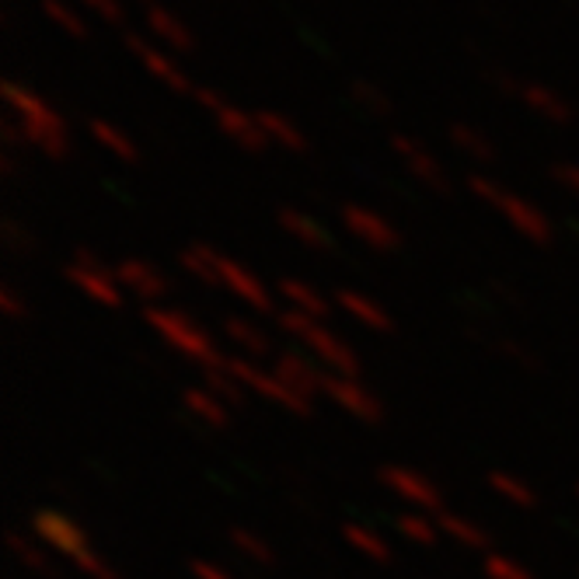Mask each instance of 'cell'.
I'll use <instances>...</instances> for the list:
<instances>
[{
    "instance_id": "60d3db41",
    "label": "cell",
    "mask_w": 579,
    "mask_h": 579,
    "mask_svg": "<svg viewBox=\"0 0 579 579\" xmlns=\"http://www.w3.org/2000/svg\"><path fill=\"white\" fill-rule=\"evenodd\" d=\"M552 175L558 186H566L569 192L579 196V164H558V168H552Z\"/></svg>"
},
{
    "instance_id": "ac0fdd59",
    "label": "cell",
    "mask_w": 579,
    "mask_h": 579,
    "mask_svg": "<svg viewBox=\"0 0 579 579\" xmlns=\"http://www.w3.org/2000/svg\"><path fill=\"white\" fill-rule=\"evenodd\" d=\"M147 28H151V36L168 49V53H192L196 49V36L192 28L178 18L175 11L161 8V4H147Z\"/></svg>"
},
{
    "instance_id": "30bf717a",
    "label": "cell",
    "mask_w": 579,
    "mask_h": 579,
    "mask_svg": "<svg viewBox=\"0 0 579 579\" xmlns=\"http://www.w3.org/2000/svg\"><path fill=\"white\" fill-rule=\"evenodd\" d=\"M126 46H129V53L140 60V67L158 80V85H164L168 91H181V95L196 91L192 77L181 71V63L175 60V53H168L164 46L147 42L143 36H137V32H126Z\"/></svg>"
},
{
    "instance_id": "3957f363",
    "label": "cell",
    "mask_w": 579,
    "mask_h": 579,
    "mask_svg": "<svg viewBox=\"0 0 579 579\" xmlns=\"http://www.w3.org/2000/svg\"><path fill=\"white\" fill-rule=\"evenodd\" d=\"M143 322L151 325V332L168 345L172 353L186 356L189 363H196L200 370H213L227 360V353L221 350L206 328L192 318V314L158 304V307H143Z\"/></svg>"
},
{
    "instance_id": "83f0119b",
    "label": "cell",
    "mask_w": 579,
    "mask_h": 579,
    "mask_svg": "<svg viewBox=\"0 0 579 579\" xmlns=\"http://www.w3.org/2000/svg\"><path fill=\"white\" fill-rule=\"evenodd\" d=\"M221 252L213 244L206 241H192L181 248V255H178V266L186 269L189 276L196 279H203V284H221Z\"/></svg>"
},
{
    "instance_id": "836d02e7",
    "label": "cell",
    "mask_w": 579,
    "mask_h": 579,
    "mask_svg": "<svg viewBox=\"0 0 579 579\" xmlns=\"http://www.w3.org/2000/svg\"><path fill=\"white\" fill-rule=\"evenodd\" d=\"M451 143L457 147L461 154H468L475 161H489L492 158V140L482 134V129H475L471 123H454L451 126Z\"/></svg>"
},
{
    "instance_id": "7c38bea8",
    "label": "cell",
    "mask_w": 579,
    "mask_h": 579,
    "mask_svg": "<svg viewBox=\"0 0 579 579\" xmlns=\"http://www.w3.org/2000/svg\"><path fill=\"white\" fill-rule=\"evenodd\" d=\"M221 287L227 293H235L244 307H252L259 314H269L276 307V293L266 284H262V279L252 269H248L244 262L230 259V255L221 259Z\"/></svg>"
},
{
    "instance_id": "4fadbf2b",
    "label": "cell",
    "mask_w": 579,
    "mask_h": 579,
    "mask_svg": "<svg viewBox=\"0 0 579 579\" xmlns=\"http://www.w3.org/2000/svg\"><path fill=\"white\" fill-rule=\"evenodd\" d=\"M273 370H276L279 377H284L297 394H304V399H311V402L325 391V377H328V370L322 367L318 360H311L307 353L279 350V353L273 356Z\"/></svg>"
},
{
    "instance_id": "e0dca14e",
    "label": "cell",
    "mask_w": 579,
    "mask_h": 579,
    "mask_svg": "<svg viewBox=\"0 0 579 579\" xmlns=\"http://www.w3.org/2000/svg\"><path fill=\"white\" fill-rule=\"evenodd\" d=\"M391 147H394V154L402 158L405 168L416 175L423 186L429 189H446V175H443V164L429 154V147H423L419 140H412L405 134H394L391 137Z\"/></svg>"
},
{
    "instance_id": "44dd1931",
    "label": "cell",
    "mask_w": 579,
    "mask_h": 579,
    "mask_svg": "<svg viewBox=\"0 0 579 579\" xmlns=\"http://www.w3.org/2000/svg\"><path fill=\"white\" fill-rule=\"evenodd\" d=\"M517 98H520V102H524L527 109H531L534 115H541V119L558 123V126L572 123V105H569L566 98H562L555 88H549V85H534V80H520Z\"/></svg>"
},
{
    "instance_id": "ffe728a7",
    "label": "cell",
    "mask_w": 579,
    "mask_h": 579,
    "mask_svg": "<svg viewBox=\"0 0 579 579\" xmlns=\"http://www.w3.org/2000/svg\"><path fill=\"white\" fill-rule=\"evenodd\" d=\"M336 307L345 314V318H353L356 325L370 328V332H391V328H394L391 314L380 307L374 297L360 293V290H350V287L339 290V293H336Z\"/></svg>"
},
{
    "instance_id": "9c48e42d",
    "label": "cell",
    "mask_w": 579,
    "mask_h": 579,
    "mask_svg": "<svg viewBox=\"0 0 579 579\" xmlns=\"http://www.w3.org/2000/svg\"><path fill=\"white\" fill-rule=\"evenodd\" d=\"M322 399L332 402L339 412H345V416H353L360 423H380L385 419V402L377 399V394L363 385V380L356 377H339V374H328L325 377V391H322Z\"/></svg>"
},
{
    "instance_id": "7a4b0ae2",
    "label": "cell",
    "mask_w": 579,
    "mask_h": 579,
    "mask_svg": "<svg viewBox=\"0 0 579 579\" xmlns=\"http://www.w3.org/2000/svg\"><path fill=\"white\" fill-rule=\"evenodd\" d=\"M32 534H36L49 552H56L60 558H67L77 572H85L88 579H119L109 562L95 552V544L88 541L85 527L74 517L60 509H39L32 517Z\"/></svg>"
},
{
    "instance_id": "d4e9b609",
    "label": "cell",
    "mask_w": 579,
    "mask_h": 579,
    "mask_svg": "<svg viewBox=\"0 0 579 579\" xmlns=\"http://www.w3.org/2000/svg\"><path fill=\"white\" fill-rule=\"evenodd\" d=\"M437 524H440V534L451 544H457V549H468V552H486L489 549V534L471 517H461V513L443 509V513H437Z\"/></svg>"
},
{
    "instance_id": "4316f807",
    "label": "cell",
    "mask_w": 579,
    "mask_h": 579,
    "mask_svg": "<svg viewBox=\"0 0 579 579\" xmlns=\"http://www.w3.org/2000/svg\"><path fill=\"white\" fill-rule=\"evenodd\" d=\"M88 134H91V140L102 147L105 154H112L115 161H123V164H137V161H140V151H137L134 137H129L126 129L112 126L109 119H91V123H88Z\"/></svg>"
},
{
    "instance_id": "4dcf8cb0",
    "label": "cell",
    "mask_w": 579,
    "mask_h": 579,
    "mask_svg": "<svg viewBox=\"0 0 579 579\" xmlns=\"http://www.w3.org/2000/svg\"><path fill=\"white\" fill-rule=\"evenodd\" d=\"M42 14L63 32V36L88 39V18L74 4H67V0H42Z\"/></svg>"
},
{
    "instance_id": "ab89813d",
    "label": "cell",
    "mask_w": 579,
    "mask_h": 579,
    "mask_svg": "<svg viewBox=\"0 0 579 579\" xmlns=\"http://www.w3.org/2000/svg\"><path fill=\"white\" fill-rule=\"evenodd\" d=\"M91 14H98L102 22H119L123 18V4L119 0H80Z\"/></svg>"
},
{
    "instance_id": "8fae6325",
    "label": "cell",
    "mask_w": 579,
    "mask_h": 579,
    "mask_svg": "<svg viewBox=\"0 0 579 579\" xmlns=\"http://www.w3.org/2000/svg\"><path fill=\"white\" fill-rule=\"evenodd\" d=\"M342 227L350 230V238L374 248V252H394V248L402 244L399 227H394L388 217H380L377 210L360 206V203H345L342 206Z\"/></svg>"
},
{
    "instance_id": "52a82bcc",
    "label": "cell",
    "mask_w": 579,
    "mask_h": 579,
    "mask_svg": "<svg viewBox=\"0 0 579 579\" xmlns=\"http://www.w3.org/2000/svg\"><path fill=\"white\" fill-rule=\"evenodd\" d=\"M67 279L74 284L77 293H85L91 304L98 307H123L126 301V290L119 284V276H115V266L102 262L91 252H77L71 262H67Z\"/></svg>"
},
{
    "instance_id": "6da1fadb",
    "label": "cell",
    "mask_w": 579,
    "mask_h": 579,
    "mask_svg": "<svg viewBox=\"0 0 579 579\" xmlns=\"http://www.w3.org/2000/svg\"><path fill=\"white\" fill-rule=\"evenodd\" d=\"M4 105H8V115L22 129V140L28 147H36L39 154L53 158V161H63L71 154V129L63 123V115L46 102V98L28 88L25 80H4Z\"/></svg>"
},
{
    "instance_id": "5b68a950",
    "label": "cell",
    "mask_w": 579,
    "mask_h": 579,
    "mask_svg": "<svg viewBox=\"0 0 579 579\" xmlns=\"http://www.w3.org/2000/svg\"><path fill=\"white\" fill-rule=\"evenodd\" d=\"M468 189H471L475 200H482L495 213H503V221L517 230L520 238L534 241V244H549L555 238V224H552L549 213H544L541 206H534L531 200H524V196L503 189L500 181H492L489 175H471Z\"/></svg>"
},
{
    "instance_id": "74e56055",
    "label": "cell",
    "mask_w": 579,
    "mask_h": 579,
    "mask_svg": "<svg viewBox=\"0 0 579 579\" xmlns=\"http://www.w3.org/2000/svg\"><path fill=\"white\" fill-rule=\"evenodd\" d=\"M4 244L11 248V252L28 255V252H36V235H32L28 227L8 221V224H4Z\"/></svg>"
},
{
    "instance_id": "d590c367",
    "label": "cell",
    "mask_w": 579,
    "mask_h": 579,
    "mask_svg": "<svg viewBox=\"0 0 579 579\" xmlns=\"http://www.w3.org/2000/svg\"><path fill=\"white\" fill-rule=\"evenodd\" d=\"M482 572L486 579H534V572L517 562L513 555H503V552H486L482 558Z\"/></svg>"
},
{
    "instance_id": "277c9868",
    "label": "cell",
    "mask_w": 579,
    "mask_h": 579,
    "mask_svg": "<svg viewBox=\"0 0 579 579\" xmlns=\"http://www.w3.org/2000/svg\"><path fill=\"white\" fill-rule=\"evenodd\" d=\"M279 328H284L287 336H293L297 342L304 345L311 360H318L328 374H339V377H360V360L353 353V345L345 342L342 336H336L332 328L318 318H307V314H297V311H279Z\"/></svg>"
},
{
    "instance_id": "8d00e7d4",
    "label": "cell",
    "mask_w": 579,
    "mask_h": 579,
    "mask_svg": "<svg viewBox=\"0 0 579 579\" xmlns=\"http://www.w3.org/2000/svg\"><path fill=\"white\" fill-rule=\"evenodd\" d=\"M353 102L360 109H367L370 115H388L391 112V98L377 85H370V80H353Z\"/></svg>"
},
{
    "instance_id": "8992f818",
    "label": "cell",
    "mask_w": 579,
    "mask_h": 579,
    "mask_svg": "<svg viewBox=\"0 0 579 579\" xmlns=\"http://www.w3.org/2000/svg\"><path fill=\"white\" fill-rule=\"evenodd\" d=\"M227 370L248 394H255V399H262V402L287 408V412H293V416H311L314 412V402L304 399V394H297L273 367H262V363L244 360V356H227Z\"/></svg>"
},
{
    "instance_id": "ba28073f",
    "label": "cell",
    "mask_w": 579,
    "mask_h": 579,
    "mask_svg": "<svg viewBox=\"0 0 579 579\" xmlns=\"http://www.w3.org/2000/svg\"><path fill=\"white\" fill-rule=\"evenodd\" d=\"M380 482H385V489H391L394 495H399L402 503H408L412 509L419 513H443V489L433 482V478H426L423 471L408 468V465H385L380 468Z\"/></svg>"
},
{
    "instance_id": "9a60e30c",
    "label": "cell",
    "mask_w": 579,
    "mask_h": 579,
    "mask_svg": "<svg viewBox=\"0 0 579 579\" xmlns=\"http://www.w3.org/2000/svg\"><path fill=\"white\" fill-rule=\"evenodd\" d=\"M213 123H217V129L227 140H235L238 147H244L248 154H262L269 147L266 134H262V126H259V115L244 112L241 105L224 102L217 112H213Z\"/></svg>"
},
{
    "instance_id": "603a6c76",
    "label": "cell",
    "mask_w": 579,
    "mask_h": 579,
    "mask_svg": "<svg viewBox=\"0 0 579 579\" xmlns=\"http://www.w3.org/2000/svg\"><path fill=\"white\" fill-rule=\"evenodd\" d=\"M255 115H259L262 134H266V140H269L273 147H279V151H290V154H304V151H307L304 129L297 126L290 115L273 112V109H262V112H255Z\"/></svg>"
},
{
    "instance_id": "7bdbcfd3",
    "label": "cell",
    "mask_w": 579,
    "mask_h": 579,
    "mask_svg": "<svg viewBox=\"0 0 579 579\" xmlns=\"http://www.w3.org/2000/svg\"><path fill=\"white\" fill-rule=\"evenodd\" d=\"M192 98H196V102H200V105H203V109H206L210 115H213V112H217V109H221V105L227 102V98H221V95H217V91H213V88H200V85H196Z\"/></svg>"
},
{
    "instance_id": "cb8c5ba5",
    "label": "cell",
    "mask_w": 579,
    "mask_h": 579,
    "mask_svg": "<svg viewBox=\"0 0 579 579\" xmlns=\"http://www.w3.org/2000/svg\"><path fill=\"white\" fill-rule=\"evenodd\" d=\"M181 405H186V412L196 419V423H203L210 429H227L230 426V405L221 402L217 394H213L210 388H186V394H181Z\"/></svg>"
},
{
    "instance_id": "5bb4252c",
    "label": "cell",
    "mask_w": 579,
    "mask_h": 579,
    "mask_svg": "<svg viewBox=\"0 0 579 579\" xmlns=\"http://www.w3.org/2000/svg\"><path fill=\"white\" fill-rule=\"evenodd\" d=\"M115 276L126 293L140 297L147 307H158L164 297H168V276H164L158 266H151L147 259H123L115 266Z\"/></svg>"
},
{
    "instance_id": "2e32d148",
    "label": "cell",
    "mask_w": 579,
    "mask_h": 579,
    "mask_svg": "<svg viewBox=\"0 0 579 579\" xmlns=\"http://www.w3.org/2000/svg\"><path fill=\"white\" fill-rule=\"evenodd\" d=\"M224 339L235 345L238 350V356H244V360H269V356H276L273 353V339H269V332L262 328L259 322H252V318H241V314H227L224 318Z\"/></svg>"
},
{
    "instance_id": "1f68e13d",
    "label": "cell",
    "mask_w": 579,
    "mask_h": 579,
    "mask_svg": "<svg viewBox=\"0 0 579 579\" xmlns=\"http://www.w3.org/2000/svg\"><path fill=\"white\" fill-rule=\"evenodd\" d=\"M8 544H11V555L18 558L25 569H32L36 576H53V558H49V549L42 541H28L22 534H11Z\"/></svg>"
},
{
    "instance_id": "f546056e",
    "label": "cell",
    "mask_w": 579,
    "mask_h": 579,
    "mask_svg": "<svg viewBox=\"0 0 579 579\" xmlns=\"http://www.w3.org/2000/svg\"><path fill=\"white\" fill-rule=\"evenodd\" d=\"M399 534L408 544H419V549H433V544L443 538L433 513H419V509H405L402 513V517H399Z\"/></svg>"
},
{
    "instance_id": "d6986e66",
    "label": "cell",
    "mask_w": 579,
    "mask_h": 579,
    "mask_svg": "<svg viewBox=\"0 0 579 579\" xmlns=\"http://www.w3.org/2000/svg\"><path fill=\"white\" fill-rule=\"evenodd\" d=\"M276 224H279V230H284L287 238L311 248V252H328V248H332V235H328V227L322 221H314L307 210L284 206L276 213Z\"/></svg>"
},
{
    "instance_id": "f1b7e54d",
    "label": "cell",
    "mask_w": 579,
    "mask_h": 579,
    "mask_svg": "<svg viewBox=\"0 0 579 579\" xmlns=\"http://www.w3.org/2000/svg\"><path fill=\"white\" fill-rule=\"evenodd\" d=\"M489 489L500 495L503 503L517 506V509H534L538 506V492L531 489V482H524V478L513 475V471H492Z\"/></svg>"
},
{
    "instance_id": "f35d334b",
    "label": "cell",
    "mask_w": 579,
    "mask_h": 579,
    "mask_svg": "<svg viewBox=\"0 0 579 579\" xmlns=\"http://www.w3.org/2000/svg\"><path fill=\"white\" fill-rule=\"evenodd\" d=\"M0 311H4L11 322H22L25 314H28V304H25V297L14 290V287H0Z\"/></svg>"
},
{
    "instance_id": "d6a6232c",
    "label": "cell",
    "mask_w": 579,
    "mask_h": 579,
    "mask_svg": "<svg viewBox=\"0 0 579 579\" xmlns=\"http://www.w3.org/2000/svg\"><path fill=\"white\" fill-rule=\"evenodd\" d=\"M227 541H230V549H235L238 555H244L248 562H255V566H269V562L276 558L273 544L266 538H259L255 531H248V527H230Z\"/></svg>"
},
{
    "instance_id": "b9f144b4",
    "label": "cell",
    "mask_w": 579,
    "mask_h": 579,
    "mask_svg": "<svg viewBox=\"0 0 579 579\" xmlns=\"http://www.w3.org/2000/svg\"><path fill=\"white\" fill-rule=\"evenodd\" d=\"M192 576L196 579H235L230 572H224L217 562H206V558H196L192 562Z\"/></svg>"
},
{
    "instance_id": "ee69618b",
    "label": "cell",
    "mask_w": 579,
    "mask_h": 579,
    "mask_svg": "<svg viewBox=\"0 0 579 579\" xmlns=\"http://www.w3.org/2000/svg\"><path fill=\"white\" fill-rule=\"evenodd\" d=\"M576 495H579V482H576Z\"/></svg>"
},
{
    "instance_id": "7402d4cb",
    "label": "cell",
    "mask_w": 579,
    "mask_h": 579,
    "mask_svg": "<svg viewBox=\"0 0 579 579\" xmlns=\"http://www.w3.org/2000/svg\"><path fill=\"white\" fill-rule=\"evenodd\" d=\"M276 293L284 297L287 311L307 314V318H318V322H325V318H328V311H332V304L325 301V293H322L318 287H311L307 279H297V276L279 279Z\"/></svg>"
},
{
    "instance_id": "484cf974",
    "label": "cell",
    "mask_w": 579,
    "mask_h": 579,
    "mask_svg": "<svg viewBox=\"0 0 579 579\" xmlns=\"http://www.w3.org/2000/svg\"><path fill=\"white\" fill-rule=\"evenodd\" d=\"M342 541L367 562H380V566H385V562L394 558V544L385 534H377L374 527H367V524H345L342 527Z\"/></svg>"
},
{
    "instance_id": "e575fe53",
    "label": "cell",
    "mask_w": 579,
    "mask_h": 579,
    "mask_svg": "<svg viewBox=\"0 0 579 579\" xmlns=\"http://www.w3.org/2000/svg\"><path fill=\"white\" fill-rule=\"evenodd\" d=\"M230 356V353H227ZM203 388H210L213 394H217L221 402H227L230 408H238L241 402H244V388L238 385L235 377H230V370H227V360L221 363V367H213V370H203Z\"/></svg>"
}]
</instances>
